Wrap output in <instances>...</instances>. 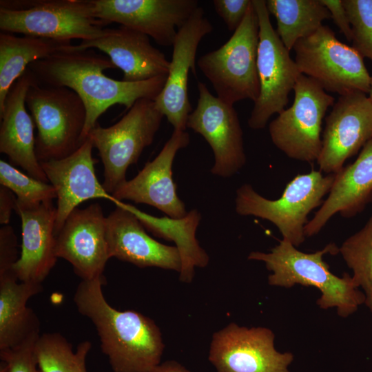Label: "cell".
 Returning a JSON list of instances; mask_svg holds the SVG:
<instances>
[{"instance_id": "cell-12", "label": "cell", "mask_w": 372, "mask_h": 372, "mask_svg": "<svg viewBox=\"0 0 372 372\" xmlns=\"http://www.w3.org/2000/svg\"><path fill=\"white\" fill-rule=\"evenodd\" d=\"M274 338L268 328L229 323L213 334L208 360L216 372H290L293 355L278 351Z\"/></svg>"}, {"instance_id": "cell-27", "label": "cell", "mask_w": 372, "mask_h": 372, "mask_svg": "<svg viewBox=\"0 0 372 372\" xmlns=\"http://www.w3.org/2000/svg\"><path fill=\"white\" fill-rule=\"evenodd\" d=\"M72 45L71 41L0 33V110L17 80L28 66Z\"/></svg>"}, {"instance_id": "cell-15", "label": "cell", "mask_w": 372, "mask_h": 372, "mask_svg": "<svg viewBox=\"0 0 372 372\" xmlns=\"http://www.w3.org/2000/svg\"><path fill=\"white\" fill-rule=\"evenodd\" d=\"M213 29L212 24L205 16L203 8L199 6L178 29L174 40L167 80L154 101L175 130L187 129V119L192 112L187 89L189 73L192 72L196 75V56L198 45Z\"/></svg>"}, {"instance_id": "cell-6", "label": "cell", "mask_w": 372, "mask_h": 372, "mask_svg": "<svg viewBox=\"0 0 372 372\" xmlns=\"http://www.w3.org/2000/svg\"><path fill=\"white\" fill-rule=\"evenodd\" d=\"M334 178L335 174L324 176L320 170L298 174L277 200L267 199L251 185L243 184L236 192L235 210L240 216H254L270 221L277 227L282 239L296 247L305 240L307 216L322 205Z\"/></svg>"}, {"instance_id": "cell-32", "label": "cell", "mask_w": 372, "mask_h": 372, "mask_svg": "<svg viewBox=\"0 0 372 372\" xmlns=\"http://www.w3.org/2000/svg\"><path fill=\"white\" fill-rule=\"evenodd\" d=\"M352 30L353 48L372 61V0H342Z\"/></svg>"}, {"instance_id": "cell-5", "label": "cell", "mask_w": 372, "mask_h": 372, "mask_svg": "<svg viewBox=\"0 0 372 372\" xmlns=\"http://www.w3.org/2000/svg\"><path fill=\"white\" fill-rule=\"evenodd\" d=\"M25 104L37 130L35 154L39 163L65 158L86 140L82 136L85 107L72 90L37 81L28 90Z\"/></svg>"}, {"instance_id": "cell-2", "label": "cell", "mask_w": 372, "mask_h": 372, "mask_svg": "<svg viewBox=\"0 0 372 372\" xmlns=\"http://www.w3.org/2000/svg\"><path fill=\"white\" fill-rule=\"evenodd\" d=\"M104 276L81 280L73 300L80 314L94 324L101 349L113 372H146L161 363V331L150 318L133 310L119 311L106 300Z\"/></svg>"}, {"instance_id": "cell-29", "label": "cell", "mask_w": 372, "mask_h": 372, "mask_svg": "<svg viewBox=\"0 0 372 372\" xmlns=\"http://www.w3.org/2000/svg\"><path fill=\"white\" fill-rule=\"evenodd\" d=\"M92 349L88 340L72 350L71 343L59 333L40 334L34 345V355L41 372H87V356Z\"/></svg>"}, {"instance_id": "cell-33", "label": "cell", "mask_w": 372, "mask_h": 372, "mask_svg": "<svg viewBox=\"0 0 372 372\" xmlns=\"http://www.w3.org/2000/svg\"><path fill=\"white\" fill-rule=\"evenodd\" d=\"M39 335L13 349L0 351V372H41L34 355V345Z\"/></svg>"}, {"instance_id": "cell-37", "label": "cell", "mask_w": 372, "mask_h": 372, "mask_svg": "<svg viewBox=\"0 0 372 372\" xmlns=\"http://www.w3.org/2000/svg\"><path fill=\"white\" fill-rule=\"evenodd\" d=\"M17 198L7 187L0 185V223L9 225L12 210L16 208Z\"/></svg>"}, {"instance_id": "cell-38", "label": "cell", "mask_w": 372, "mask_h": 372, "mask_svg": "<svg viewBox=\"0 0 372 372\" xmlns=\"http://www.w3.org/2000/svg\"><path fill=\"white\" fill-rule=\"evenodd\" d=\"M146 372H191L182 364L176 360H167L161 362Z\"/></svg>"}, {"instance_id": "cell-20", "label": "cell", "mask_w": 372, "mask_h": 372, "mask_svg": "<svg viewBox=\"0 0 372 372\" xmlns=\"http://www.w3.org/2000/svg\"><path fill=\"white\" fill-rule=\"evenodd\" d=\"M73 48H95L104 52L122 70L124 81L140 82L167 76L169 72V61L151 44L149 37L124 26L106 28L101 37L81 41Z\"/></svg>"}, {"instance_id": "cell-19", "label": "cell", "mask_w": 372, "mask_h": 372, "mask_svg": "<svg viewBox=\"0 0 372 372\" xmlns=\"http://www.w3.org/2000/svg\"><path fill=\"white\" fill-rule=\"evenodd\" d=\"M93 147L92 141L87 137L70 156L40 163L56 194L55 236L68 216L81 203L94 198L109 200L113 203L116 201L97 179L94 165L98 161L92 156Z\"/></svg>"}, {"instance_id": "cell-16", "label": "cell", "mask_w": 372, "mask_h": 372, "mask_svg": "<svg viewBox=\"0 0 372 372\" xmlns=\"http://www.w3.org/2000/svg\"><path fill=\"white\" fill-rule=\"evenodd\" d=\"M372 138V102L366 94L340 96L325 118L322 145L317 163L320 170L336 174L346 160Z\"/></svg>"}, {"instance_id": "cell-25", "label": "cell", "mask_w": 372, "mask_h": 372, "mask_svg": "<svg viewBox=\"0 0 372 372\" xmlns=\"http://www.w3.org/2000/svg\"><path fill=\"white\" fill-rule=\"evenodd\" d=\"M42 290V284L21 282L14 271L0 274V351L40 335L39 318L27 302Z\"/></svg>"}, {"instance_id": "cell-34", "label": "cell", "mask_w": 372, "mask_h": 372, "mask_svg": "<svg viewBox=\"0 0 372 372\" xmlns=\"http://www.w3.org/2000/svg\"><path fill=\"white\" fill-rule=\"evenodd\" d=\"M251 0H214L217 14L222 18L228 30L234 32L244 20Z\"/></svg>"}, {"instance_id": "cell-11", "label": "cell", "mask_w": 372, "mask_h": 372, "mask_svg": "<svg viewBox=\"0 0 372 372\" xmlns=\"http://www.w3.org/2000/svg\"><path fill=\"white\" fill-rule=\"evenodd\" d=\"M259 24L257 69L260 92L248 119L252 130L265 127L274 114H280L289 102V94L301 74L272 26L265 0H252Z\"/></svg>"}, {"instance_id": "cell-14", "label": "cell", "mask_w": 372, "mask_h": 372, "mask_svg": "<svg viewBox=\"0 0 372 372\" xmlns=\"http://www.w3.org/2000/svg\"><path fill=\"white\" fill-rule=\"evenodd\" d=\"M92 15L172 46L179 29L199 7L197 0H90Z\"/></svg>"}, {"instance_id": "cell-13", "label": "cell", "mask_w": 372, "mask_h": 372, "mask_svg": "<svg viewBox=\"0 0 372 372\" xmlns=\"http://www.w3.org/2000/svg\"><path fill=\"white\" fill-rule=\"evenodd\" d=\"M198 99L189 115L187 128L200 134L211 147L214 164L211 172L229 178L245 164L243 134L236 110L214 96L205 83L197 84Z\"/></svg>"}, {"instance_id": "cell-28", "label": "cell", "mask_w": 372, "mask_h": 372, "mask_svg": "<svg viewBox=\"0 0 372 372\" xmlns=\"http://www.w3.org/2000/svg\"><path fill=\"white\" fill-rule=\"evenodd\" d=\"M266 6L276 18V31L289 51L298 41L316 32L323 21L331 19L320 0H267Z\"/></svg>"}, {"instance_id": "cell-39", "label": "cell", "mask_w": 372, "mask_h": 372, "mask_svg": "<svg viewBox=\"0 0 372 372\" xmlns=\"http://www.w3.org/2000/svg\"><path fill=\"white\" fill-rule=\"evenodd\" d=\"M369 97L372 102V75L371 76L370 90L369 92Z\"/></svg>"}, {"instance_id": "cell-8", "label": "cell", "mask_w": 372, "mask_h": 372, "mask_svg": "<svg viewBox=\"0 0 372 372\" xmlns=\"http://www.w3.org/2000/svg\"><path fill=\"white\" fill-rule=\"evenodd\" d=\"M163 116L154 100L141 99L115 124L103 127L97 123L91 130L87 137L103 163L102 185L108 194L112 195L127 180V169L153 143Z\"/></svg>"}, {"instance_id": "cell-30", "label": "cell", "mask_w": 372, "mask_h": 372, "mask_svg": "<svg viewBox=\"0 0 372 372\" xmlns=\"http://www.w3.org/2000/svg\"><path fill=\"white\" fill-rule=\"evenodd\" d=\"M353 280L362 287L365 304L372 313V215L359 231L348 238L339 249Z\"/></svg>"}, {"instance_id": "cell-23", "label": "cell", "mask_w": 372, "mask_h": 372, "mask_svg": "<svg viewBox=\"0 0 372 372\" xmlns=\"http://www.w3.org/2000/svg\"><path fill=\"white\" fill-rule=\"evenodd\" d=\"M107 217V239L111 258L140 268L158 267L180 272L181 259L176 246L149 236L138 218L120 205Z\"/></svg>"}, {"instance_id": "cell-22", "label": "cell", "mask_w": 372, "mask_h": 372, "mask_svg": "<svg viewBox=\"0 0 372 372\" xmlns=\"http://www.w3.org/2000/svg\"><path fill=\"white\" fill-rule=\"evenodd\" d=\"M21 220L22 243L14 272L21 282L42 284L54 267L56 207L52 200L27 205L16 202Z\"/></svg>"}, {"instance_id": "cell-17", "label": "cell", "mask_w": 372, "mask_h": 372, "mask_svg": "<svg viewBox=\"0 0 372 372\" xmlns=\"http://www.w3.org/2000/svg\"><path fill=\"white\" fill-rule=\"evenodd\" d=\"M56 255L69 262L82 280L104 276L111 258L107 217L99 203L74 209L56 236Z\"/></svg>"}, {"instance_id": "cell-35", "label": "cell", "mask_w": 372, "mask_h": 372, "mask_svg": "<svg viewBox=\"0 0 372 372\" xmlns=\"http://www.w3.org/2000/svg\"><path fill=\"white\" fill-rule=\"evenodd\" d=\"M17 238L12 227L3 225L0 229V274L14 271L19 260Z\"/></svg>"}, {"instance_id": "cell-9", "label": "cell", "mask_w": 372, "mask_h": 372, "mask_svg": "<svg viewBox=\"0 0 372 372\" xmlns=\"http://www.w3.org/2000/svg\"><path fill=\"white\" fill-rule=\"evenodd\" d=\"M300 72L319 83L326 92L340 96L353 92L369 94L371 75L363 57L322 25L311 35L300 39L293 48Z\"/></svg>"}, {"instance_id": "cell-26", "label": "cell", "mask_w": 372, "mask_h": 372, "mask_svg": "<svg viewBox=\"0 0 372 372\" xmlns=\"http://www.w3.org/2000/svg\"><path fill=\"white\" fill-rule=\"evenodd\" d=\"M114 204L120 205L134 214L145 229L155 236L175 243L181 259L180 281L191 282L194 276L195 268H204L209 264V257L196 237L201 219V215L197 209H192L181 218H172L149 215L123 201L116 200Z\"/></svg>"}, {"instance_id": "cell-36", "label": "cell", "mask_w": 372, "mask_h": 372, "mask_svg": "<svg viewBox=\"0 0 372 372\" xmlns=\"http://www.w3.org/2000/svg\"><path fill=\"white\" fill-rule=\"evenodd\" d=\"M320 1L329 11L331 19L340 31L349 41H351V27L342 0H320Z\"/></svg>"}, {"instance_id": "cell-21", "label": "cell", "mask_w": 372, "mask_h": 372, "mask_svg": "<svg viewBox=\"0 0 372 372\" xmlns=\"http://www.w3.org/2000/svg\"><path fill=\"white\" fill-rule=\"evenodd\" d=\"M37 81L31 70L27 68L10 88L0 110V152L30 176L48 183L35 154V126L25 104L28 90Z\"/></svg>"}, {"instance_id": "cell-3", "label": "cell", "mask_w": 372, "mask_h": 372, "mask_svg": "<svg viewBox=\"0 0 372 372\" xmlns=\"http://www.w3.org/2000/svg\"><path fill=\"white\" fill-rule=\"evenodd\" d=\"M338 251L339 248L330 243L322 250L304 253L282 239L269 253L252 251L248 259L265 262L272 272L268 277L270 285L289 288L300 284L315 287L321 292L317 300L320 308L336 307L338 314L346 318L365 303V296L352 276L348 273L342 278L335 276L323 260L324 254H336Z\"/></svg>"}, {"instance_id": "cell-4", "label": "cell", "mask_w": 372, "mask_h": 372, "mask_svg": "<svg viewBox=\"0 0 372 372\" xmlns=\"http://www.w3.org/2000/svg\"><path fill=\"white\" fill-rule=\"evenodd\" d=\"M107 23L95 18L90 0H1L0 30L71 41L101 37Z\"/></svg>"}, {"instance_id": "cell-7", "label": "cell", "mask_w": 372, "mask_h": 372, "mask_svg": "<svg viewBox=\"0 0 372 372\" xmlns=\"http://www.w3.org/2000/svg\"><path fill=\"white\" fill-rule=\"evenodd\" d=\"M258 43V19L251 0L244 20L230 39L197 61L200 70L221 101L234 105L244 99L257 100L260 92Z\"/></svg>"}, {"instance_id": "cell-10", "label": "cell", "mask_w": 372, "mask_h": 372, "mask_svg": "<svg viewBox=\"0 0 372 372\" xmlns=\"http://www.w3.org/2000/svg\"><path fill=\"white\" fill-rule=\"evenodd\" d=\"M292 105L269 125L272 143L290 158L317 161L322 149V124L334 98L316 81L301 74L293 87Z\"/></svg>"}, {"instance_id": "cell-18", "label": "cell", "mask_w": 372, "mask_h": 372, "mask_svg": "<svg viewBox=\"0 0 372 372\" xmlns=\"http://www.w3.org/2000/svg\"><path fill=\"white\" fill-rule=\"evenodd\" d=\"M190 142L189 134L175 130L152 161L131 180H126L112 196L116 200H131L151 205L172 218H181L187 211L176 193L172 178V165L177 152Z\"/></svg>"}, {"instance_id": "cell-1", "label": "cell", "mask_w": 372, "mask_h": 372, "mask_svg": "<svg viewBox=\"0 0 372 372\" xmlns=\"http://www.w3.org/2000/svg\"><path fill=\"white\" fill-rule=\"evenodd\" d=\"M42 85L65 87L81 99L86 110L83 132L85 140L98 118L111 106L119 104L129 110L141 99L154 100L162 91L167 76L140 82L108 77L105 70L116 69L108 56L93 49L76 50L70 45L28 68Z\"/></svg>"}, {"instance_id": "cell-31", "label": "cell", "mask_w": 372, "mask_h": 372, "mask_svg": "<svg viewBox=\"0 0 372 372\" xmlns=\"http://www.w3.org/2000/svg\"><path fill=\"white\" fill-rule=\"evenodd\" d=\"M0 183L17 196V203L20 204L37 205L56 198L51 184L23 173L3 160L0 161Z\"/></svg>"}, {"instance_id": "cell-24", "label": "cell", "mask_w": 372, "mask_h": 372, "mask_svg": "<svg viewBox=\"0 0 372 372\" xmlns=\"http://www.w3.org/2000/svg\"><path fill=\"white\" fill-rule=\"evenodd\" d=\"M372 197V138L353 163L343 167L335 178L329 194L304 227L305 236L317 234L335 214L350 218L360 211Z\"/></svg>"}]
</instances>
